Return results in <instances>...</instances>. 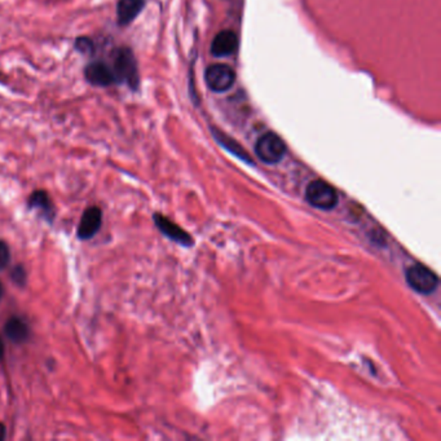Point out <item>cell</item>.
<instances>
[{
	"label": "cell",
	"instance_id": "4fadbf2b",
	"mask_svg": "<svg viewBox=\"0 0 441 441\" xmlns=\"http://www.w3.org/2000/svg\"><path fill=\"white\" fill-rule=\"evenodd\" d=\"M92 46H93V45H92V42L90 39L79 38L76 42V49L81 51V52H84V54L92 51Z\"/></svg>",
	"mask_w": 441,
	"mask_h": 441
},
{
	"label": "cell",
	"instance_id": "7c38bea8",
	"mask_svg": "<svg viewBox=\"0 0 441 441\" xmlns=\"http://www.w3.org/2000/svg\"><path fill=\"white\" fill-rule=\"evenodd\" d=\"M213 135L216 137V140L220 143L225 149H228L229 152L233 153L235 155H237L238 158H241V160H246V162H249V163H252V160L249 158V155H247V153L245 152L244 149L241 148V145L237 144L235 140H232V139H229L227 135H224V134H221L219 132L218 129H213Z\"/></svg>",
	"mask_w": 441,
	"mask_h": 441
},
{
	"label": "cell",
	"instance_id": "e0dca14e",
	"mask_svg": "<svg viewBox=\"0 0 441 441\" xmlns=\"http://www.w3.org/2000/svg\"><path fill=\"white\" fill-rule=\"evenodd\" d=\"M0 295H1V285H0Z\"/></svg>",
	"mask_w": 441,
	"mask_h": 441
},
{
	"label": "cell",
	"instance_id": "7a4b0ae2",
	"mask_svg": "<svg viewBox=\"0 0 441 441\" xmlns=\"http://www.w3.org/2000/svg\"><path fill=\"white\" fill-rule=\"evenodd\" d=\"M305 199L313 207L329 211L338 205V193L327 182L313 180L305 188Z\"/></svg>",
	"mask_w": 441,
	"mask_h": 441
},
{
	"label": "cell",
	"instance_id": "5bb4252c",
	"mask_svg": "<svg viewBox=\"0 0 441 441\" xmlns=\"http://www.w3.org/2000/svg\"><path fill=\"white\" fill-rule=\"evenodd\" d=\"M8 261H9V249L7 245L0 241V269L7 266Z\"/></svg>",
	"mask_w": 441,
	"mask_h": 441
},
{
	"label": "cell",
	"instance_id": "8992f818",
	"mask_svg": "<svg viewBox=\"0 0 441 441\" xmlns=\"http://www.w3.org/2000/svg\"><path fill=\"white\" fill-rule=\"evenodd\" d=\"M84 76L88 83L96 87H109L112 84H117L113 68L101 60L88 64L84 69Z\"/></svg>",
	"mask_w": 441,
	"mask_h": 441
},
{
	"label": "cell",
	"instance_id": "2e32d148",
	"mask_svg": "<svg viewBox=\"0 0 441 441\" xmlns=\"http://www.w3.org/2000/svg\"><path fill=\"white\" fill-rule=\"evenodd\" d=\"M3 353H4V348H3V342L0 341V360L3 358Z\"/></svg>",
	"mask_w": 441,
	"mask_h": 441
},
{
	"label": "cell",
	"instance_id": "ba28073f",
	"mask_svg": "<svg viewBox=\"0 0 441 441\" xmlns=\"http://www.w3.org/2000/svg\"><path fill=\"white\" fill-rule=\"evenodd\" d=\"M101 220L102 215L99 207H90L88 210L84 211L82 216V220L78 228V236L83 240H88L95 236L101 227Z\"/></svg>",
	"mask_w": 441,
	"mask_h": 441
},
{
	"label": "cell",
	"instance_id": "6da1fadb",
	"mask_svg": "<svg viewBox=\"0 0 441 441\" xmlns=\"http://www.w3.org/2000/svg\"><path fill=\"white\" fill-rule=\"evenodd\" d=\"M114 65L112 66L114 71L117 84H127L131 90L136 91L140 83L139 69L134 52L127 47H121L114 52Z\"/></svg>",
	"mask_w": 441,
	"mask_h": 441
},
{
	"label": "cell",
	"instance_id": "52a82bcc",
	"mask_svg": "<svg viewBox=\"0 0 441 441\" xmlns=\"http://www.w3.org/2000/svg\"><path fill=\"white\" fill-rule=\"evenodd\" d=\"M238 48V35L235 31H220L211 43V54L215 57H227L235 54Z\"/></svg>",
	"mask_w": 441,
	"mask_h": 441
},
{
	"label": "cell",
	"instance_id": "277c9868",
	"mask_svg": "<svg viewBox=\"0 0 441 441\" xmlns=\"http://www.w3.org/2000/svg\"><path fill=\"white\" fill-rule=\"evenodd\" d=\"M405 278L411 289L419 294L428 295L433 294L439 286L437 276L422 264H414L405 271Z\"/></svg>",
	"mask_w": 441,
	"mask_h": 441
},
{
	"label": "cell",
	"instance_id": "5b68a950",
	"mask_svg": "<svg viewBox=\"0 0 441 441\" xmlns=\"http://www.w3.org/2000/svg\"><path fill=\"white\" fill-rule=\"evenodd\" d=\"M205 79L207 87L211 91L224 93L233 87L236 82V73L229 65L215 64L206 70Z\"/></svg>",
	"mask_w": 441,
	"mask_h": 441
},
{
	"label": "cell",
	"instance_id": "30bf717a",
	"mask_svg": "<svg viewBox=\"0 0 441 441\" xmlns=\"http://www.w3.org/2000/svg\"><path fill=\"white\" fill-rule=\"evenodd\" d=\"M154 220L157 227L166 235L170 237L171 240H174L179 244L185 245V246H190L192 245V238L188 236V233H185L183 229L179 228L176 224H174L172 221L168 220L166 218H163L162 215H155L154 216Z\"/></svg>",
	"mask_w": 441,
	"mask_h": 441
},
{
	"label": "cell",
	"instance_id": "9c48e42d",
	"mask_svg": "<svg viewBox=\"0 0 441 441\" xmlns=\"http://www.w3.org/2000/svg\"><path fill=\"white\" fill-rule=\"evenodd\" d=\"M145 0H119L117 4V18L119 26H127L144 9Z\"/></svg>",
	"mask_w": 441,
	"mask_h": 441
},
{
	"label": "cell",
	"instance_id": "8fae6325",
	"mask_svg": "<svg viewBox=\"0 0 441 441\" xmlns=\"http://www.w3.org/2000/svg\"><path fill=\"white\" fill-rule=\"evenodd\" d=\"M6 333L9 339L15 342H23L29 336V327L23 319H11L6 325Z\"/></svg>",
	"mask_w": 441,
	"mask_h": 441
},
{
	"label": "cell",
	"instance_id": "9a60e30c",
	"mask_svg": "<svg viewBox=\"0 0 441 441\" xmlns=\"http://www.w3.org/2000/svg\"><path fill=\"white\" fill-rule=\"evenodd\" d=\"M6 437V427L0 423V440H3Z\"/></svg>",
	"mask_w": 441,
	"mask_h": 441
},
{
	"label": "cell",
	"instance_id": "3957f363",
	"mask_svg": "<svg viewBox=\"0 0 441 441\" xmlns=\"http://www.w3.org/2000/svg\"><path fill=\"white\" fill-rule=\"evenodd\" d=\"M255 153L260 160L268 165H276L283 160L286 154V145L281 137L274 132H266L259 137L255 144Z\"/></svg>",
	"mask_w": 441,
	"mask_h": 441
}]
</instances>
